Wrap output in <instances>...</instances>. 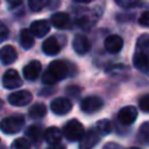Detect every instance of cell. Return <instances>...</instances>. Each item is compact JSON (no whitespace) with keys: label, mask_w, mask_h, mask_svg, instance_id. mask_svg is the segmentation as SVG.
Returning a JSON list of instances; mask_svg holds the SVG:
<instances>
[{"label":"cell","mask_w":149,"mask_h":149,"mask_svg":"<svg viewBox=\"0 0 149 149\" xmlns=\"http://www.w3.org/2000/svg\"><path fill=\"white\" fill-rule=\"evenodd\" d=\"M29 30L36 37H44L50 30V24L45 20H37L31 22Z\"/></svg>","instance_id":"obj_14"},{"label":"cell","mask_w":149,"mask_h":149,"mask_svg":"<svg viewBox=\"0 0 149 149\" xmlns=\"http://www.w3.org/2000/svg\"><path fill=\"white\" fill-rule=\"evenodd\" d=\"M47 1L45 0H29L28 6L33 12H40L44 6H47Z\"/></svg>","instance_id":"obj_25"},{"label":"cell","mask_w":149,"mask_h":149,"mask_svg":"<svg viewBox=\"0 0 149 149\" xmlns=\"http://www.w3.org/2000/svg\"><path fill=\"white\" fill-rule=\"evenodd\" d=\"M34 35L30 33L29 29H23L20 33V44L23 49L28 50L34 45Z\"/></svg>","instance_id":"obj_19"},{"label":"cell","mask_w":149,"mask_h":149,"mask_svg":"<svg viewBox=\"0 0 149 149\" xmlns=\"http://www.w3.org/2000/svg\"><path fill=\"white\" fill-rule=\"evenodd\" d=\"M69 74V65L63 61H54L42 76V81L45 85H52L58 80L65 79Z\"/></svg>","instance_id":"obj_2"},{"label":"cell","mask_w":149,"mask_h":149,"mask_svg":"<svg viewBox=\"0 0 149 149\" xmlns=\"http://www.w3.org/2000/svg\"><path fill=\"white\" fill-rule=\"evenodd\" d=\"M104 106V101L99 98V97H95V95H90V97H86L81 100L80 102V109L83 112H86V113H93V112H97L99 111L101 107Z\"/></svg>","instance_id":"obj_8"},{"label":"cell","mask_w":149,"mask_h":149,"mask_svg":"<svg viewBox=\"0 0 149 149\" xmlns=\"http://www.w3.org/2000/svg\"><path fill=\"white\" fill-rule=\"evenodd\" d=\"M66 93L70 94L71 97H77L79 93H80V88L77 87V86H69L66 88Z\"/></svg>","instance_id":"obj_30"},{"label":"cell","mask_w":149,"mask_h":149,"mask_svg":"<svg viewBox=\"0 0 149 149\" xmlns=\"http://www.w3.org/2000/svg\"><path fill=\"white\" fill-rule=\"evenodd\" d=\"M50 21H51V24L58 29H65L70 26V16L63 12H57L52 14Z\"/></svg>","instance_id":"obj_17"},{"label":"cell","mask_w":149,"mask_h":149,"mask_svg":"<svg viewBox=\"0 0 149 149\" xmlns=\"http://www.w3.org/2000/svg\"><path fill=\"white\" fill-rule=\"evenodd\" d=\"M2 85H3V87H6L8 90H14L22 85V79L16 70L9 69L5 72L3 77H2Z\"/></svg>","instance_id":"obj_5"},{"label":"cell","mask_w":149,"mask_h":149,"mask_svg":"<svg viewBox=\"0 0 149 149\" xmlns=\"http://www.w3.org/2000/svg\"><path fill=\"white\" fill-rule=\"evenodd\" d=\"M8 36V28L0 21V43L3 42Z\"/></svg>","instance_id":"obj_29"},{"label":"cell","mask_w":149,"mask_h":149,"mask_svg":"<svg viewBox=\"0 0 149 149\" xmlns=\"http://www.w3.org/2000/svg\"><path fill=\"white\" fill-rule=\"evenodd\" d=\"M62 136H63V133L57 127H49L44 132V140L50 146L59 144L61 143V140H62Z\"/></svg>","instance_id":"obj_18"},{"label":"cell","mask_w":149,"mask_h":149,"mask_svg":"<svg viewBox=\"0 0 149 149\" xmlns=\"http://www.w3.org/2000/svg\"><path fill=\"white\" fill-rule=\"evenodd\" d=\"M42 50L45 55H49V56H55L61 50V44L57 40L56 36H50L48 37L43 44H42Z\"/></svg>","instance_id":"obj_15"},{"label":"cell","mask_w":149,"mask_h":149,"mask_svg":"<svg viewBox=\"0 0 149 149\" xmlns=\"http://www.w3.org/2000/svg\"><path fill=\"white\" fill-rule=\"evenodd\" d=\"M33 99V95L29 91L22 90V91H16L14 93H10L8 95V101L13 106H26L28 105Z\"/></svg>","instance_id":"obj_6"},{"label":"cell","mask_w":149,"mask_h":149,"mask_svg":"<svg viewBox=\"0 0 149 149\" xmlns=\"http://www.w3.org/2000/svg\"><path fill=\"white\" fill-rule=\"evenodd\" d=\"M26 135H27L30 140H33L34 142H37V141H40L41 137H42V128H41L40 126H35V125H34V126H30V127L27 128Z\"/></svg>","instance_id":"obj_22"},{"label":"cell","mask_w":149,"mask_h":149,"mask_svg":"<svg viewBox=\"0 0 149 149\" xmlns=\"http://www.w3.org/2000/svg\"><path fill=\"white\" fill-rule=\"evenodd\" d=\"M139 107L142 112L149 113V93L142 95L139 100Z\"/></svg>","instance_id":"obj_26"},{"label":"cell","mask_w":149,"mask_h":149,"mask_svg":"<svg viewBox=\"0 0 149 149\" xmlns=\"http://www.w3.org/2000/svg\"><path fill=\"white\" fill-rule=\"evenodd\" d=\"M95 129H97V132L100 134V136L102 135H108L111 132H112V125H111V122L107 120V119H101V120H99L97 123H95V127H94Z\"/></svg>","instance_id":"obj_21"},{"label":"cell","mask_w":149,"mask_h":149,"mask_svg":"<svg viewBox=\"0 0 149 149\" xmlns=\"http://www.w3.org/2000/svg\"><path fill=\"white\" fill-rule=\"evenodd\" d=\"M72 47L74 49V51L79 55H84L86 54L90 48H91V43L88 41V38L85 36V35H81V34H78L74 36L73 41H72Z\"/></svg>","instance_id":"obj_12"},{"label":"cell","mask_w":149,"mask_h":149,"mask_svg":"<svg viewBox=\"0 0 149 149\" xmlns=\"http://www.w3.org/2000/svg\"><path fill=\"white\" fill-rule=\"evenodd\" d=\"M115 3L122 8H126V9H129V8H133V7L141 5L139 1H132V0H116Z\"/></svg>","instance_id":"obj_27"},{"label":"cell","mask_w":149,"mask_h":149,"mask_svg":"<svg viewBox=\"0 0 149 149\" xmlns=\"http://www.w3.org/2000/svg\"><path fill=\"white\" fill-rule=\"evenodd\" d=\"M133 64L139 71L149 72V35L143 34L137 38Z\"/></svg>","instance_id":"obj_1"},{"label":"cell","mask_w":149,"mask_h":149,"mask_svg":"<svg viewBox=\"0 0 149 149\" xmlns=\"http://www.w3.org/2000/svg\"><path fill=\"white\" fill-rule=\"evenodd\" d=\"M100 139V134L97 132L95 128H92L90 130H87L84 136L81 137V140L79 141V148L80 149H92Z\"/></svg>","instance_id":"obj_9"},{"label":"cell","mask_w":149,"mask_h":149,"mask_svg":"<svg viewBox=\"0 0 149 149\" xmlns=\"http://www.w3.org/2000/svg\"><path fill=\"white\" fill-rule=\"evenodd\" d=\"M137 118V109L134 106H125L118 113V120L122 125H132Z\"/></svg>","instance_id":"obj_10"},{"label":"cell","mask_w":149,"mask_h":149,"mask_svg":"<svg viewBox=\"0 0 149 149\" xmlns=\"http://www.w3.org/2000/svg\"><path fill=\"white\" fill-rule=\"evenodd\" d=\"M50 108L55 114L64 115V114H68L72 109V102L66 98L59 97V98H56L51 101Z\"/></svg>","instance_id":"obj_7"},{"label":"cell","mask_w":149,"mask_h":149,"mask_svg":"<svg viewBox=\"0 0 149 149\" xmlns=\"http://www.w3.org/2000/svg\"><path fill=\"white\" fill-rule=\"evenodd\" d=\"M42 70V65L38 61H31L23 68V77L27 80H35Z\"/></svg>","instance_id":"obj_13"},{"label":"cell","mask_w":149,"mask_h":149,"mask_svg":"<svg viewBox=\"0 0 149 149\" xmlns=\"http://www.w3.org/2000/svg\"><path fill=\"white\" fill-rule=\"evenodd\" d=\"M24 125V118L20 114L10 115L0 121V129L5 134H15L19 133Z\"/></svg>","instance_id":"obj_4"},{"label":"cell","mask_w":149,"mask_h":149,"mask_svg":"<svg viewBox=\"0 0 149 149\" xmlns=\"http://www.w3.org/2000/svg\"><path fill=\"white\" fill-rule=\"evenodd\" d=\"M105 49L111 54H118L123 47V40L119 35H109L105 38L104 42Z\"/></svg>","instance_id":"obj_11"},{"label":"cell","mask_w":149,"mask_h":149,"mask_svg":"<svg viewBox=\"0 0 149 149\" xmlns=\"http://www.w3.org/2000/svg\"><path fill=\"white\" fill-rule=\"evenodd\" d=\"M128 149H140V148H137V147H132V148H128Z\"/></svg>","instance_id":"obj_34"},{"label":"cell","mask_w":149,"mask_h":149,"mask_svg":"<svg viewBox=\"0 0 149 149\" xmlns=\"http://www.w3.org/2000/svg\"><path fill=\"white\" fill-rule=\"evenodd\" d=\"M16 58H17V52L14 49V47L5 45L0 49V61L3 64H6V65L12 64L16 61Z\"/></svg>","instance_id":"obj_16"},{"label":"cell","mask_w":149,"mask_h":149,"mask_svg":"<svg viewBox=\"0 0 149 149\" xmlns=\"http://www.w3.org/2000/svg\"><path fill=\"white\" fill-rule=\"evenodd\" d=\"M10 148L12 149H30V142L24 137H19L14 140Z\"/></svg>","instance_id":"obj_24"},{"label":"cell","mask_w":149,"mask_h":149,"mask_svg":"<svg viewBox=\"0 0 149 149\" xmlns=\"http://www.w3.org/2000/svg\"><path fill=\"white\" fill-rule=\"evenodd\" d=\"M2 106H3V102H2V100H1V99H0V109H1V108H2Z\"/></svg>","instance_id":"obj_33"},{"label":"cell","mask_w":149,"mask_h":149,"mask_svg":"<svg viewBox=\"0 0 149 149\" xmlns=\"http://www.w3.org/2000/svg\"><path fill=\"white\" fill-rule=\"evenodd\" d=\"M20 5H21V1H9V2H8L9 8H14V7L20 6Z\"/></svg>","instance_id":"obj_31"},{"label":"cell","mask_w":149,"mask_h":149,"mask_svg":"<svg viewBox=\"0 0 149 149\" xmlns=\"http://www.w3.org/2000/svg\"><path fill=\"white\" fill-rule=\"evenodd\" d=\"M137 137H139V141H141L142 143H149V121L143 122L141 125Z\"/></svg>","instance_id":"obj_23"},{"label":"cell","mask_w":149,"mask_h":149,"mask_svg":"<svg viewBox=\"0 0 149 149\" xmlns=\"http://www.w3.org/2000/svg\"><path fill=\"white\" fill-rule=\"evenodd\" d=\"M47 107L43 104H35L29 109V116L33 119H41L45 115Z\"/></svg>","instance_id":"obj_20"},{"label":"cell","mask_w":149,"mask_h":149,"mask_svg":"<svg viewBox=\"0 0 149 149\" xmlns=\"http://www.w3.org/2000/svg\"><path fill=\"white\" fill-rule=\"evenodd\" d=\"M48 149H65V147L63 144H54V146H49Z\"/></svg>","instance_id":"obj_32"},{"label":"cell","mask_w":149,"mask_h":149,"mask_svg":"<svg viewBox=\"0 0 149 149\" xmlns=\"http://www.w3.org/2000/svg\"><path fill=\"white\" fill-rule=\"evenodd\" d=\"M139 23L143 27H149V10H146L141 14L139 19Z\"/></svg>","instance_id":"obj_28"},{"label":"cell","mask_w":149,"mask_h":149,"mask_svg":"<svg viewBox=\"0 0 149 149\" xmlns=\"http://www.w3.org/2000/svg\"><path fill=\"white\" fill-rule=\"evenodd\" d=\"M85 132H84V127L83 125L77 120V119H72L69 120L64 127H63V135L65 136L66 140H69L70 142H74V141H80L81 137L84 136Z\"/></svg>","instance_id":"obj_3"}]
</instances>
